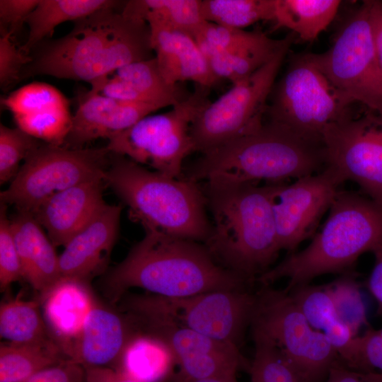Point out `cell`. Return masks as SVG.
<instances>
[{
    "mask_svg": "<svg viewBox=\"0 0 382 382\" xmlns=\"http://www.w3.org/2000/svg\"><path fill=\"white\" fill-rule=\"evenodd\" d=\"M250 282L221 265L197 241L145 231L125 258L105 274L102 286L115 303L134 287L156 296L180 298L246 289Z\"/></svg>",
    "mask_w": 382,
    "mask_h": 382,
    "instance_id": "obj_1",
    "label": "cell"
},
{
    "mask_svg": "<svg viewBox=\"0 0 382 382\" xmlns=\"http://www.w3.org/2000/svg\"><path fill=\"white\" fill-rule=\"evenodd\" d=\"M118 2L76 21L66 35L45 44L29 73L92 84L125 65L154 57L148 23L133 1L121 12Z\"/></svg>",
    "mask_w": 382,
    "mask_h": 382,
    "instance_id": "obj_2",
    "label": "cell"
},
{
    "mask_svg": "<svg viewBox=\"0 0 382 382\" xmlns=\"http://www.w3.org/2000/svg\"><path fill=\"white\" fill-rule=\"evenodd\" d=\"M202 154L186 178L209 185L281 183L318 173L327 166L323 142L271 121Z\"/></svg>",
    "mask_w": 382,
    "mask_h": 382,
    "instance_id": "obj_3",
    "label": "cell"
},
{
    "mask_svg": "<svg viewBox=\"0 0 382 382\" xmlns=\"http://www.w3.org/2000/svg\"><path fill=\"white\" fill-rule=\"evenodd\" d=\"M274 183L205 184L212 222L204 242L226 268L253 281L280 250L272 208Z\"/></svg>",
    "mask_w": 382,
    "mask_h": 382,
    "instance_id": "obj_4",
    "label": "cell"
},
{
    "mask_svg": "<svg viewBox=\"0 0 382 382\" xmlns=\"http://www.w3.org/2000/svg\"><path fill=\"white\" fill-rule=\"evenodd\" d=\"M379 247H382V207L358 193L339 191L322 229L311 243L301 251L291 253L257 280L269 286L288 278L284 291L289 292L319 275L350 272L361 254Z\"/></svg>",
    "mask_w": 382,
    "mask_h": 382,
    "instance_id": "obj_5",
    "label": "cell"
},
{
    "mask_svg": "<svg viewBox=\"0 0 382 382\" xmlns=\"http://www.w3.org/2000/svg\"><path fill=\"white\" fill-rule=\"evenodd\" d=\"M104 181L128 207L144 231L205 242L211 231L199 183L149 170L110 153Z\"/></svg>",
    "mask_w": 382,
    "mask_h": 382,
    "instance_id": "obj_6",
    "label": "cell"
},
{
    "mask_svg": "<svg viewBox=\"0 0 382 382\" xmlns=\"http://www.w3.org/2000/svg\"><path fill=\"white\" fill-rule=\"evenodd\" d=\"M256 301V294L247 289L180 298L132 295L124 299L121 310L130 319L167 321L238 347L245 328L251 324Z\"/></svg>",
    "mask_w": 382,
    "mask_h": 382,
    "instance_id": "obj_7",
    "label": "cell"
},
{
    "mask_svg": "<svg viewBox=\"0 0 382 382\" xmlns=\"http://www.w3.org/2000/svg\"><path fill=\"white\" fill-rule=\"evenodd\" d=\"M270 98V121L320 142L330 127L354 113L357 103L332 84L307 54L291 59Z\"/></svg>",
    "mask_w": 382,
    "mask_h": 382,
    "instance_id": "obj_8",
    "label": "cell"
},
{
    "mask_svg": "<svg viewBox=\"0 0 382 382\" xmlns=\"http://www.w3.org/2000/svg\"><path fill=\"white\" fill-rule=\"evenodd\" d=\"M295 35L292 32L289 33L268 62L233 83L228 91L199 112L190 126L194 151L206 153L262 127L277 75Z\"/></svg>",
    "mask_w": 382,
    "mask_h": 382,
    "instance_id": "obj_9",
    "label": "cell"
},
{
    "mask_svg": "<svg viewBox=\"0 0 382 382\" xmlns=\"http://www.w3.org/2000/svg\"><path fill=\"white\" fill-rule=\"evenodd\" d=\"M208 89L197 86L170 111L145 116L109 139L107 149L152 170L173 178L183 177V163L194 151L190 126L210 102Z\"/></svg>",
    "mask_w": 382,
    "mask_h": 382,
    "instance_id": "obj_10",
    "label": "cell"
},
{
    "mask_svg": "<svg viewBox=\"0 0 382 382\" xmlns=\"http://www.w3.org/2000/svg\"><path fill=\"white\" fill-rule=\"evenodd\" d=\"M110 159L106 146L72 149L41 143L27 156L8 188L1 192V202L34 214L58 192L86 181L104 179Z\"/></svg>",
    "mask_w": 382,
    "mask_h": 382,
    "instance_id": "obj_11",
    "label": "cell"
},
{
    "mask_svg": "<svg viewBox=\"0 0 382 382\" xmlns=\"http://www.w3.org/2000/svg\"><path fill=\"white\" fill-rule=\"evenodd\" d=\"M256 295L253 329L271 340L302 382H323L340 360L325 334L311 326L284 290L264 286Z\"/></svg>",
    "mask_w": 382,
    "mask_h": 382,
    "instance_id": "obj_12",
    "label": "cell"
},
{
    "mask_svg": "<svg viewBox=\"0 0 382 382\" xmlns=\"http://www.w3.org/2000/svg\"><path fill=\"white\" fill-rule=\"evenodd\" d=\"M307 55L338 90L382 116V70L374 52L368 0L346 19L327 51Z\"/></svg>",
    "mask_w": 382,
    "mask_h": 382,
    "instance_id": "obj_13",
    "label": "cell"
},
{
    "mask_svg": "<svg viewBox=\"0 0 382 382\" xmlns=\"http://www.w3.org/2000/svg\"><path fill=\"white\" fill-rule=\"evenodd\" d=\"M323 144L327 166L382 207V116L354 112L325 133Z\"/></svg>",
    "mask_w": 382,
    "mask_h": 382,
    "instance_id": "obj_14",
    "label": "cell"
},
{
    "mask_svg": "<svg viewBox=\"0 0 382 382\" xmlns=\"http://www.w3.org/2000/svg\"><path fill=\"white\" fill-rule=\"evenodd\" d=\"M344 182L335 168L327 166L292 184L274 183L272 208L280 250L293 253L303 241L315 236Z\"/></svg>",
    "mask_w": 382,
    "mask_h": 382,
    "instance_id": "obj_15",
    "label": "cell"
},
{
    "mask_svg": "<svg viewBox=\"0 0 382 382\" xmlns=\"http://www.w3.org/2000/svg\"><path fill=\"white\" fill-rule=\"evenodd\" d=\"M139 331L163 340L173 350L178 377L189 379L237 378L245 364L238 347L221 342L189 328L156 319L131 320Z\"/></svg>",
    "mask_w": 382,
    "mask_h": 382,
    "instance_id": "obj_16",
    "label": "cell"
},
{
    "mask_svg": "<svg viewBox=\"0 0 382 382\" xmlns=\"http://www.w3.org/2000/svg\"><path fill=\"white\" fill-rule=\"evenodd\" d=\"M122 207L106 205L64 247L59 255L60 278L89 282L105 270L116 243Z\"/></svg>",
    "mask_w": 382,
    "mask_h": 382,
    "instance_id": "obj_17",
    "label": "cell"
},
{
    "mask_svg": "<svg viewBox=\"0 0 382 382\" xmlns=\"http://www.w3.org/2000/svg\"><path fill=\"white\" fill-rule=\"evenodd\" d=\"M104 179L86 181L54 195L34 213L53 245L64 246L106 205Z\"/></svg>",
    "mask_w": 382,
    "mask_h": 382,
    "instance_id": "obj_18",
    "label": "cell"
},
{
    "mask_svg": "<svg viewBox=\"0 0 382 382\" xmlns=\"http://www.w3.org/2000/svg\"><path fill=\"white\" fill-rule=\"evenodd\" d=\"M158 109L151 104L119 101L89 90L81 98L72 117L64 146L83 149L85 144L95 139H109Z\"/></svg>",
    "mask_w": 382,
    "mask_h": 382,
    "instance_id": "obj_19",
    "label": "cell"
},
{
    "mask_svg": "<svg viewBox=\"0 0 382 382\" xmlns=\"http://www.w3.org/2000/svg\"><path fill=\"white\" fill-rule=\"evenodd\" d=\"M38 299L50 335L69 359L86 319L97 302L88 282L60 278Z\"/></svg>",
    "mask_w": 382,
    "mask_h": 382,
    "instance_id": "obj_20",
    "label": "cell"
},
{
    "mask_svg": "<svg viewBox=\"0 0 382 382\" xmlns=\"http://www.w3.org/2000/svg\"><path fill=\"white\" fill-rule=\"evenodd\" d=\"M151 44L159 71L171 86L190 81L212 88L219 79L195 38L187 33L159 25H150Z\"/></svg>",
    "mask_w": 382,
    "mask_h": 382,
    "instance_id": "obj_21",
    "label": "cell"
},
{
    "mask_svg": "<svg viewBox=\"0 0 382 382\" xmlns=\"http://www.w3.org/2000/svg\"><path fill=\"white\" fill-rule=\"evenodd\" d=\"M134 330L125 315L97 301L68 358L84 368L115 366Z\"/></svg>",
    "mask_w": 382,
    "mask_h": 382,
    "instance_id": "obj_22",
    "label": "cell"
},
{
    "mask_svg": "<svg viewBox=\"0 0 382 382\" xmlns=\"http://www.w3.org/2000/svg\"><path fill=\"white\" fill-rule=\"evenodd\" d=\"M11 224L23 279L42 294L60 279L55 246L33 214L18 211Z\"/></svg>",
    "mask_w": 382,
    "mask_h": 382,
    "instance_id": "obj_23",
    "label": "cell"
},
{
    "mask_svg": "<svg viewBox=\"0 0 382 382\" xmlns=\"http://www.w3.org/2000/svg\"><path fill=\"white\" fill-rule=\"evenodd\" d=\"M175 366L174 353L163 340L135 330L114 369L140 382H164Z\"/></svg>",
    "mask_w": 382,
    "mask_h": 382,
    "instance_id": "obj_24",
    "label": "cell"
},
{
    "mask_svg": "<svg viewBox=\"0 0 382 382\" xmlns=\"http://www.w3.org/2000/svg\"><path fill=\"white\" fill-rule=\"evenodd\" d=\"M66 359L53 340L37 343L1 342L0 382H23Z\"/></svg>",
    "mask_w": 382,
    "mask_h": 382,
    "instance_id": "obj_25",
    "label": "cell"
},
{
    "mask_svg": "<svg viewBox=\"0 0 382 382\" xmlns=\"http://www.w3.org/2000/svg\"><path fill=\"white\" fill-rule=\"evenodd\" d=\"M340 4L338 0H274V21L276 28L313 42L332 21Z\"/></svg>",
    "mask_w": 382,
    "mask_h": 382,
    "instance_id": "obj_26",
    "label": "cell"
},
{
    "mask_svg": "<svg viewBox=\"0 0 382 382\" xmlns=\"http://www.w3.org/2000/svg\"><path fill=\"white\" fill-rule=\"evenodd\" d=\"M110 0H40L26 18L29 32L23 50L28 51L46 37L51 36L59 25L77 21L109 6Z\"/></svg>",
    "mask_w": 382,
    "mask_h": 382,
    "instance_id": "obj_27",
    "label": "cell"
},
{
    "mask_svg": "<svg viewBox=\"0 0 382 382\" xmlns=\"http://www.w3.org/2000/svg\"><path fill=\"white\" fill-rule=\"evenodd\" d=\"M197 43L233 54L270 61L284 42L260 30L246 31L206 21L194 37Z\"/></svg>",
    "mask_w": 382,
    "mask_h": 382,
    "instance_id": "obj_28",
    "label": "cell"
},
{
    "mask_svg": "<svg viewBox=\"0 0 382 382\" xmlns=\"http://www.w3.org/2000/svg\"><path fill=\"white\" fill-rule=\"evenodd\" d=\"M0 335L6 342L21 344L53 340L43 318L38 297L27 300L19 293L1 303Z\"/></svg>",
    "mask_w": 382,
    "mask_h": 382,
    "instance_id": "obj_29",
    "label": "cell"
},
{
    "mask_svg": "<svg viewBox=\"0 0 382 382\" xmlns=\"http://www.w3.org/2000/svg\"><path fill=\"white\" fill-rule=\"evenodd\" d=\"M288 293L311 326L324 333L330 343L340 341L351 334V330L338 318L325 285L303 284Z\"/></svg>",
    "mask_w": 382,
    "mask_h": 382,
    "instance_id": "obj_30",
    "label": "cell"
},
{
    "mask_svg": "<svg viewBox=\"0 0 382 382\" xmlns=\"http://www.w3.org/2000/svg\"><path fill=\"white\" fill-rule=\"evenodd\" d=\"M115 72V76L130 84L160 109L173 107L190 95L183 93L178 85L171 86L165 81L155 57L125 65Z\"/></svg>",
    "mask_w": 382,
    "mask_h": 382,
    "instance_id": "obj_31",
    "label": "cell"
},
{
    "mask_svg": "<svg viewBox=\"0 0 382 382\" xmlns=\"http://www.w3.org/2000/svg\"><path fill=\"white\" fill-rule=\"evenodd\" d=\"M135 6L149 25L179 30L193 37L206 22L202 0H139Z\"/></svg>",
    "mask_w": 382,
    "mask_h": 382,
    "instance_id": "obj_32",
    "label": "cell"
},
{
    "mask_svg": "<svg viewBox=\"0 0 382 382\" xmlns=\"http://www.w3.org/2000/svg\"><path fill=\"white\" fill-rule=\"evenodd\" d=\"M202 13L207 22L244 29L260 21H274V0H202Z\"/></svg>",
    "mask_w": 382,
    "mask_h": 382,
    "instance_id": "obj_33",
    "label": "cell"
},
{
    "mask_svg": "<svg viewBox=\"0 0 382 382\" xmlns=\"http://www.w3.org/2000/svg\"><path fill=\"white\" fill-rule=\"evenodd\" d=\"M255 354L249 366L250 382H302L274 344L253 329Z\"/></svg>",
    "mask_w": 382,
    "mask_h": 382,
    "instance_id": "obj_34",
    "label": "cell"
},
{
    "mask_svg": "<svg viewBox=\"0 0 382 382\" xmlns=\"http://www.w3.org/2000/svg\"><path fill=\"white\" fill-rule=\"evenodd\" d=\"M72 117L69 107L13 115L17 127L31 137L50 144L63 146L70 132Z\"/></svg>",
    "mask_w": 382,
    "mask_h": 382,
    "instance_id": "obj_35",
    "label": "cell"
},
{
    "mask_svg": "<svg viewBox=\"0 0 382 382\" xmlns=\"http://www.w3.org/2000/svg\"><path fill=\"white\" fill-rule=\"evenodd\" d=\"M335 312L342 323L357 336L359 330L367 324L365 306L359 286L351 272L325 285Z\"/></svg>",
    "mask_w": 382,
    "mask_h": 382,
    "instance_id": "obj_36",
    "label": "cell"
},
{
    "mask_svg": "<svg viewBox=\"0 0 382 382\" xmlns=\"http://www.w3.org/2000/svg\"><path fill=\"white\" fill-rule=\"evenodd\" d=\"M13 116L69 107L68 99L55 87L41 82L25 85L1 99Z\"/></svg>",
    "mask_w": 382,
    "mask_h": 382,
    "instance_id": "obj_37",
    "label": "cell"
},
{
    "mask_svg": "<svg viewBox=\"0 0 382 382\" xmlns=\"http://www.w3.org/2000/svg\"><path fill=\"white\" fill-rule=\"evenodd\" d=\"M41 142L20 128L0 125V184L12 180L22 161Z\"/></svg>",
    "mask_w": 382,
    "mask_h": 382,
    "instance_id": "obj_38",
    "label": "cell"
},
{
    "mask_svg": "<svg viewBox=\"0 0 382 382\" xmlns=\"http://www.w3.org/2000/svg\"><path fill=\"white\" fill-rule=\"evenodd\" d=\"M6 204L0 211V289L6 291L11 284L23 279L20 258L15 244Z\"/></svg>",
    "mask_w": 382,
    "mask_h": 382,
    "instance_id": "obj_39",
    "label": "cell"
},
{
    "mask_svg": "<svg viewBox=\"0 0 382 382\" xmlns=\"http://www.w3.org/2000/svg\"><path fill=\"white\" fill-rule=\"evenodd\" d=\"M11 35V33L1 29L0 83L2 88L13 83L19 78L23 66L32 61L16 46Z\"/></svg>",
    "mask_w": 382,
    "mask_h": 382,
    "instance_id": "obj_40",
    "label": "cell"
},
{
    "mask_svg": "<svg viewBox=\"0 0 382 382\" xmlns=\"http://www.w3.org/2000/svg\"><path fill=\"white\" fill-rule=\"evenodd\" d=\"M40 0H1V29L13 34L25 23Z\"/></svg>",
    "mask_w": 382,
    "mask_h": 382,
    "instance_id": "obj_41",
    "label": "cell"
},
{
    "mask_svg": "<svg viewBox=\"0 0 382 382\" xmlns=\"http://www.w3.org/2000/svg\"><path fill=\"white\" fill-rule=\"evenodd\" d=\"M23 382H85V369L71 359H66Z\"/></svg>",
    "mask_w": 382,
    "mask_h": 382,
    "instance_id": "obj_42",
    "label": "cell"
},
{
    "mask_svg": "<svg viewBox=\"0 0 382 382\" xmlns=\"http://www.w3.org/2000/svg\"><path fill=\"white\" fill-rule=\"evenodd\" d=\"M359 342L364 371L382 373V328H369Z\"/></svg>",
    "mask_w": 382,
    "mask_h": 382,
    "instance_id": "obj_43",
    "label": "cell"
},
{
    "mask_svg": "<svg viewBox=\"0 0 382 382\" xmlns=\"http://www.w3.org/2000/svg\"><path fill=\"white\" fill-rule=\"evenodd\" d=\"M325 382H382V373L354 370L337 360L330 367Z\"/></svg>",
    "mask_w": 382,
    "mask_h": 382,
    "instance_id": "obj_44",
    "label": "cell"
},
{
    "mask_svg": "<svg viewBox=\"0 0 382 382\" xmlns=\"http://www.w3.org/2000/svg\"><path fill=\"white\" fill-rule=\"evenodd\" d=\"M368 1L374 52L382 70V1Z\"/></svg>",
    "mask_w": 382,
    "mask_h": 382,
    "instance_id": "obj_45",
    "label": "cell"
},
{
    "mask_svg": "<svg viewBox=\"0 0 382 382\" xmlns=\"http://www.w3.org/2000/svg\"><path fill=\"white\" fill-rule=\"evenodd\" d=\"M85 382H140L110 366L86 367Z\"/></svg>",
    "mask_w": 382,
    "mask_h": 382,
    "instance_id": "obj_46",
    "label": "cell"
},
{
    "mask_svg": "<svg viewBox=\"0 0 382 382\" xmlns=\"http://www.w3.org/2000/svg\"><path fill=\"white\" fill-rule=\"evenodd\" d=\"M375 265L368 281V288L378 303V313L382 316V247L373 251Z\"/></svg>",
    "mask_w": 382,
    "mask_h": 382,
    "instance_id": "obj_47",
    "label": "cell"
},
{
    "mask_svg": "<svg viewBox=\"0 0 382 382\" xmlns=\"http://www.w3.org/2000/svg\"><path fill=\"white\" fill-rule=\"evenodd\" d=\"M174 382H238L236 378H210L203 379H189L176 376Z\"/></svg>",
    "mask_w": 382,
    "mask_h": 382,
    "instance_id": "obj_48",
    "label": "cell"
}]
</instances>
